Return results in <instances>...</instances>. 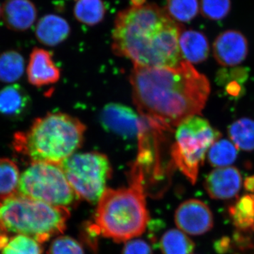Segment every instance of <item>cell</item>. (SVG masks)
<instances>
[{
  "instance_id": "cell-1",
  "label": "cell",
  "mask_w": 254,
  "mask_h": 254,
  "mask_svg": "<svg viewBox=\"0 0 254 254\" xmlns=\"http://www.w3.org/2000/svg\"><path fill=\"white\" fill-rule=\"evenodd\" d=\"M133 103L147 126L171 131L201 113L210 93L208 78L186 60L173 67L133 66Z\"/></svg>"
},
{
  "instance_id": "cell-2",
  "label": "cell",
  "mask_w": 254,
  "mask_h": 254,
  "mask_svg": "<svg viewBox=\"0 0 254 254\" xmlns=\"http://www.w3.org/2000/svg\"><path fill=\"white\" fill-rule=\"evenodd\" d=\"M181 27L166 10L153 4L131 6L120 11L113 32L115 55L133 66L173 67L181 63Z\"/></svg>"
},
{
  "instance_id": "cell-3",
  "label": "cell",
  "mask_w": 254,
  "mask_h": 254,
  "mask_svg": "<svg viewBox=\"0 0 254 254\" xmlns=\"http://www.w3.org/2000/svg\"><path fill=\"white\" fill-rule=\"evenodd\" d=\"M127 188L106 189L98 202L94 225L99 235L116 242L140 236L149 222L145 195L144 166H132Z\"/></svg>"
},
{
  "instance_id": "cell-4",
  "label": "cell",
  "mask_w": 254,
  "mask_h": 254,
  "mask_svg": "<svg viewBox=\"0 0 254 254\" xmlns=\"http://www.w3.org/2000/svg\"><path fill=\"white\" fill-rule=\"evenodd\" d=\"M86 126L78 119L63 113L37 118L26 131L17 132L12 145L24 161L60 165L76 153L83 141Z\"/></svg>"
},
{
  "instance_id": "cell-5",
  "label": "cell",
  "mask_w": 254,
  "mask_h": 254,
  "mask_svg": "<svg viewBox=\"0 0 254 254\" xmlns=\"http://www.w3.org/2000/svg\"><path fill=\"white\" fill-rule=\"evenodd\" d=\"M70 212L16 193L0 201V224L5 232L26 235L44 243L63 233Z\"/></svg>"
},
{
  "instance_id": "cell-6",
  "label": "cell",
  "mask_w": 254,
  "mask_h": 254,
  "mask_svg": "<svg viewBox=\"0 0 254 254\" xmlns=\"http://www.w3.org/2000/svg\"><path fill=\"white\" fill-rule=\"evenodd\" d=\"M220 137V131L198 115L187 119L177 127L172 158L175 167L192 185L198 179L209 148Z\"/></svg>"
},
{
  "instance_id": "cell-7",
  "label": "cell",
  "mask_w": 254,
  "mask_h": 254,
  "mask_svg": "<svg viewBox=\"0 0 254 254\" xmlns=\"http://www.w3.org/2000/svg\"><path fill=\"white\" fill-rule=\"evenodd\" d=\"M60 166L78 198L91 203L99 201L111 175L106 155L99 152L74 153Z\"/></svg>"
},
{
  "instance_id": "cell-8",
  "label": "cell",
  "mask_w": 254,
  "mask_h": 254,
  "mask_svg": "<svg viewBox=\"0 0 254 254\" xmlns=\"http://www.w3.org/2000/svg\"><path fill=\"white\" fill-rule=\"evenodd\" d=\"M18 193L48 204L66 207L77 198L60 165L31 163L20 177Z\"/></svg>"
},
{
  "instance_id": "cell-9",
  "label": "cell",
  "mask_w": 254,
  "mask_h": 254,
  "mask_svg": "<svg viewBox=\"0 0 254 254\" xmlns=\"http://www.w3.org/2000/svg\"><path fill=\"white\" fill-rule=\"evenodd\" d=\"M100 120L107 130L125 138L138 137L147 128L141 116L120 103H110L105 106L100 114Z\"/></svg>"
},
{
  "instance_id": "cell-10",
  "label": "cell",
  "mask_w": 254,
  "mask_h": 254,
  "mask_svg": "<svg viewBox=\"0 0 254 254\" xmlns=\"http://www.w3.org/2000/svg\"><path fill=\"white\" fill-rule=\"evenodd\" d=\"M175 220L180 230L193 236L204 235L214 226L213 212L204 202L198 199L185 200L179 205Z\"/></svg>"
},
{
  "instance_id": "cell-11",
  "label": "cell",
  "mask_w": 254,
  "mask_h": 254,
  "mask_svg": "<svg viewBox=\"0 0 254 254\" xmlns=\"http://www.w3.org/2000/svg\"><path fill=\"white\" fill-rule=\"evenodd\" d=\"M213 55L223 66H233L245 61L248 55V42L240 32L228 30L220 33L213 46Z\"/></svg>"
},
{
  "instance_id": "cell-12",
  "label": "cell",
  "mask_w": 254,
  "mask_h": 254,
  "mask_svg": "<svg viewBox=\"0 0 254 254\" xmlns=\"http://www.w3.org/2000/svg\"><path fill=\"white\" fill-rule=\"evenodd\" d=\"M242 182L240 170L235 167L217 168L207 175L204 188L213 199L229 200L238 194Z\"/></svg>"
},
{
  "instance_id": "cell-13",
  "label": "cell",
  "mask_w": 254,
  "mask_h": 254,
  "mask_svg": "<svg viewBox=\"0 0 254 254\" xmlns=\"http://www.w3.org/2000/svg\"><path fill=\"white\" fill-rule=\"evenodd\" d=\"M60 75V68L55 64L51 53L42 48L33 50L27 66L30 84L38 88L53 84L59 81Z\"/></svg>"
},
{
  "instance_id": "cell-14",
  "label": "cell",
  "mask_w": 254,
  "mask_h": 254,
  "mask_svg": "<svg viewBox=\"0 0 254 254\" xmlns=\"http://www.w3.org/2000/svg\"><path fill=\"white\" fill-rule=\"evenodd\" d=\"M31 98L19 84L9 85L0 90V114L11 120L24 118L31 108Z\"/></svg>"
},
{
  "instance_id": "cell-15",
  "label": "cell",
  "mask_w": 254,
  "mask_h": 254,
  "mask_svg": "<svg viewBox=\"0 0 254 254\" xmlns=\"http://www.w3.org/2000/svg\"><path fill=\"white\" fill-rule=\"evenodd\" d=\"M1 16L9 29L23 31L36 21L37 9L31 0H6L1 8Z\"/></svg>"
},
{
  "instance_id": "cell-16",
  "label": "cell",
  "mask_w": 254,
  "mask_h": 254,
  "mask_svg": "<svg viewBox=\"0 0 254 254\" xmlns=\"http://www.w3.org/2000/svg\"><path fill=\"white\" fill-rule=\"evenodd\" d=\"M71 28L64 18L48 14L42 17L36 28L37 39L47 46H56L69 36Z\"/></svg>"
},
{
  "instance_id": "cell-17",
  "label": "cell",
  "mask_w": 254,
  "mask_h": 254,
  "mask_svg": "<svg viewBox=\"0 0 254 254\" xmlns=\"http://www.w3.org/2000/svg\"><path fill=\"white\" fill-rule=\"evenodd\" d=\"M182 59L190 64L203 63L208 58L210 48L206 37L196 31L181 32L179 39Z\"/></svg>"
},
{
  "instance_id": "cell-18",
  "label": "cell",
  "mask_w": 254,
  "mask_h": 254,
  "mask_svg": "<svg viewBox=\"0 0 254 254\" xmlns=\"http://www.w3.org/2000/svg\"><path fill=\"white\" fill-rule=\"evenodd\" d=\"M227 213L236 230L254 234V194H246L229 205Z\"/></svg>"
},
{
  "instance_id": "cell-19",
  "label": "cell",
  "mask_w": 254,
  "mask_h": 254,
  "mask_svg": "<svg viewBox=\"0 0 254 254\" xmlns=\"http://www.w3.org/2000/svg\"><path fill=\"white\" fill-rule=\"evenodd\" d=\"M73 14L80 23L95 26L103 21L106 9L102 0H74Z\"/></svg>"
},
{
  "instance_id": "cell-20",
  "label": "cell",
  "mask_w": 254,
  "mask_h": 254,
  "mask_svg": "<svg viewBox=\"0 0 254 254\" xmlns=\"http://www.w3.org/2000/svg\"><path fill=\"white\" fill-rule=\"evenodd\" d=\"M230 140L238 149L245 151L254 150V120L242 118L228 127Z\"/></svg>"
},
{
  "instance_id": "cell-21",
  "label": "cell",
  "mask_w": 254,
  "mask_h": 254,
  "mask_svg": "<svg viewBox=\"0 0 254 254\" xmlns=\"http://www.w3.org/2000/svg\"><path fill=\"white\" fill-rule=\"evenodd\" d=\"M24 70V59L18 52L9 50L0 55V81L14 83L21 78Z\"/></svg>"
},
{
  "instance_id": "cell-22",
  "label": "cell",
  "mask_w": 254,
  "mask_h": 254,
  "mask_svg": "<svg viewBox=\"0 0 254 254\" xmlns=\"http://www.w3.org/2000/svg\"><path fill=\"white\" fill-rule=\"evenodd\" d=\"M160 247L163 254H191L195 245L182 230L172 229L162 237Z\"/></svg>"
},
{
  "instance_id": "cell-23",
  "label": "cell",
  "mask_w": 254,
  "mask_h": 254,
  "mask_svg": "<svg viewBox=\"0 0 254 254\" xmlns=\"http://www.w3.org/2000/svg\"><path fill=\"white\" fill-rule=\"evenodd\" d=\"M238 153V148L231 141L220 138L209 148L208 160L215 168H226L235 163Z\"/></svg>"
},
{
  "instance_id": "cell-24",
  "label": "cell",
  "mask_w": 254,
  "mask_h": 254,
  "mask_svg": "<svg viewBox=\"0 0 254 254\" xmlns=\"http://www.w3.org/2000/svg\"><path fill=\"white\" fill-rule=\"evenodd\" d=\"M20 177L19 169L14 161L0 158V201L16 194Z\"/></svg>"
},
{
  "instance_id": "cell-25",
  "label": "cell",
  "mask_w": 254,
  "mask_h": 254,
  "mask_svg": "<svg viewBox=\"0 0 254 254\" xmlns=\"http://www.w3.org/2000/svg\"><path fill=\"white\" fill-rule=\"evenodd\" d=\"M198 9V0H167L165 9L175 21L189 22L195 17Z\"/></svg>"
},
{
  "instance_id": "cell-26",
  "label": "cell",
  "mask_w": 254,
  "mask_h": 254,
  "mask_svg": "<svg viewBox=\"0 0 254 254\" xmlns=\"http://www.w3.org/2000/svg\"><path fill=\"white\" fill-rule=\"evenodd\" d=\"M2 254H43L40 244L31 237L18 235L12 237L3 249Z\"/></svg>"
},
{
  "instance_id": "cell-27",
  "label": "cell",
  "mask_w": 254,
  "mask_h": 254,
  "mask_svg": "<svg viewBox=\"0 0 254 254\" xmlns=\"http://www.w3.org/2000/svg\"><path fill=\"white\" fill-rule=\"evenodd\" d=\"M230 7V0H200L202 14L210 19L220 20L225 18Z\"/></svg>"
},
{
  "instance_id": "cell-28",
  "label": "cell",
  "mask_w": 254,
  "mask_h": 254,
  "mask_svg": "<svg viewBox=\"0 0 254 254\" xmlns=\"http://www.w3.org/2000/svg\"><path fill=\"white\" fill-rule=\"evenodd\" d=\"M49 254H84L81 244L71 237L63 236L53 241Z\"/></svg>"
},
{
  "instance_id": "cell-29",
  "label": "cell",
  "mask_w": 254,
  "mask_h": 254,
  "mask_svg": "<svg viewBox=\"0 0 254 254\" xmlns=\"http://www.w3.org/2000/svg\"><path fill=\"white\" fill-rule=\"evenodd\" d=\"M253 235L251 232L235 230L232 237L233 250H237L242 254H254Z\"/></svg>"
},
{
  "instance_id": "cell-30",
  "label": "cell",
  "mask_w": 254,
  "mask_h": 254,
  "mask_svg": "<svg viewBox=\"0 0 254 254\" xmlns=\"http://www.w3.org/2000/svg\"><path fill=\"white\" fill-rule=\"evenodd\" d=\"M122 254H153V251L144 240H133L127 242Z\"/></svg>"
},
{
  "instance_id": "cell-31",
  "label": "cell",
  "mask_w": 254,
  "mask_h": 254,
  "mask_svg": "<svg viewBox=\"0 0 254 254\" xmlns=\"http://www.w3.org/2000/svg\"><path fill=\"white\" fill-rule=\"evenodd\" d=\"M215 252L218 254H227L233 251L231 237H223L219 239L214 245Z\"/></svg>"
},
{
  "instance_id": "cell-32",
  "label": "cell",
  "mask_w": 254,
  "mask_h": 254,
  "mask_svg": "<svg viewBox=\"0 0 254 254\" xmlns=\"http://www.w3.org/2000/svg\"><path fill=\"white\" fill-rule=\"evenodd\" d=\"M226 91L231 96H240L243 93V87L241 85L240 82L230 81L226 86Z\"/></svg>"
},
{
  "instance_id": "cell-33",
  "label": "cell",
  "mask_w": 254,
  "mask_h": 254,
  "mask_svg": "<svg viewBox=\"0 0 254 254\" xmlns=\"http://www.w3.org/2000/svg\"><path fill=\"white\" fill-rule=\"evenodd\" d=\"M245 190L248 192H254V175L247 177L243 183Z\"/></svg>"
},
{
  "instance_id": "cell-34",
  "label": "cell",
  "mask_w": 254,
  "mask_h": 254,
  "mask_svg": "<svg viewBox=\"0 0 254 254\" xmlns=\"http://www.w3.org/2000/svg\"><path fill=\"white\" fill-rule=\"evenodd\" d=\"M8 242H9V239L6 232L0 224V250H3L7 245Z\"/></svg>"
},
{
  "instance_id": "cell-35",
  "label": "cell",
  "mask_w": 254,
  "mask_h": 254,
  "mask_svg": "<svg viewBox=\"0 0 254 254\" xmlns=\"http://www.w3.org/2000/svg\"><path fill=\"white\" fill-rule=\"evenodd\" d=\"M132 6H142L145 4V0H131Z\"/></svg>"
},
{
  "instance_id": "cell-36",
  "label": "cell",
  "mask_w": 254,
  "mask_h": 254,
  "mask_svg": "<svg viewBox=\"0 0 254 254\" xmlns=\"http://www.w3.org/2000/svg\"><path fill=\"white\" fill-rule=\"evenodd\" d=\"M1 15V7H0V16Z\"/></svg>"
}]
</instances>
